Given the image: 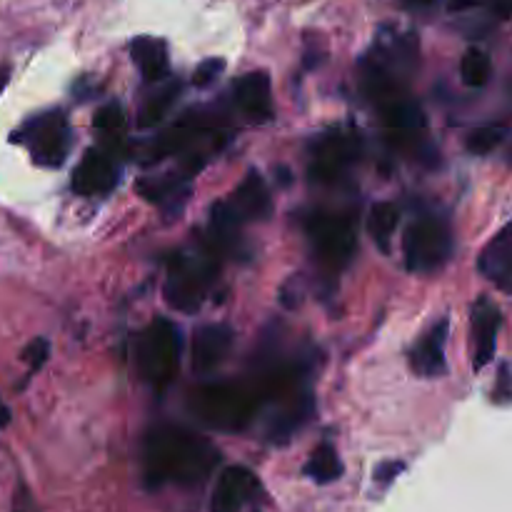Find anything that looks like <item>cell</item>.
Segmentation results:
<instances>
[{
    "label": "cell",
    "instance_id": "6da1fadb",
    "mask_svg": "<svg viewBox=\"0 0 512 512\" xmlns=\"http://www.w3.org/2000/svg\"><path fill=\"white\" fill-rule=\"evenodd\" d=\"M145 480L150 488L180 485L195 488L205 483L218 465L220 453L210 440L178 428V425H160L150 430L145 440Z\"/></svg>",
    "mask_w": 512,
    "mask_h": 512
},
{
    "label": "cell",
    "instance_id": "7a4b0ae2",
    "mask_svg": "<svg viewBox=\"0 0 512 512\" xmlns=\"http://www.w3.org/2000/svg\"><path fill=\"white\" fill-rule=\"evenodd\" d=\"M190 405L205 425L225 430V433H235V430H243L258 413L260 395L258 390H250L248 385L218 383L195 390Z\"/></svg>",
    "mask_w": 512,
    "mask_h": 512
},
{
    "label": "cell",
    "instance_id": "3957f363",
    "mask_svg": "<svg viewBox=\"0 0 512 512\" xmlns=\"http://www.w3.org/2000/svg\"><path fill=\"white\" fill-rule=\"evenodd\" d=\"M270 210H273V200H270L268 185L258 173H250L228 200H220L218 205H213L210 228H213V235L220 245L233 243L245 223L268 218Z\"/></svg>",
    "mask_w": 512,
    "mask_h": 512
},
{
    "label": "cell",
    "instance_id": "277c9868",
    "mask_svg": "<svg viewBox=\"0 0 512 512\" xmlns=\"http://www.w3.org/2000/svg\"><path fill=\"white\" fill-rule=\"evenodd\" d=\"M215 278V260L200 253H178L168 263L165 300L180 313H195L208 295Z\"/></svg>",
    "mask_w": 512,
    "mask_h": 512
},
{
    "label": "cell",
    "instance_id": "5b68a950",
    "mask_svg": "<svg viewBox=\"0 0 512 512\" xmlns=\"http://www.w3.org/2000/svg\"><path fill=\"white\" fill-rule=\"evenodd\" d=\"M180 330L170 320H155L138 338V370L155 390L168 388L178 370Z\"/></svg>",
    "mask_w": 512,
    "mask_h": 512
},
{
    "label": "cell",
    "instance_id": "8992f818",
    "mask_svg": "<svg viewBox=\"0 0 512 512\" xmlns=\"http://www.w3.org/2000/svg\"><path fill=\"white\" fill-rule=\"evenodd\" d=\"M308 238L318 253L320 263L330 270H340L353 260L358 248V233L353 220L340 213L318 210L308 218Z\"/></svg>",
    "mask_w": 512,
    "mask_h": 512
},
{
    "label": "cell",
    "instance_id": "52a82bcc",
    "mask_svg": "<svg viewBox=\"0 0 512 512\" xmlns=\"http://www.w3.org/2000/svg\"><path fill=\"white\" fill-rule=\"evenodd\" d=\"M15 140L30 150L33 160L43 168H58L70 153V125L60 110L30 118L23 128L15 133Z\"/></svg>",
    "mask_w": 512,
    "mask_h": 512
},
{
    "label": "cell",
    "instance_id": "ba28073f",
    "mask_svg": "<svg viewBox=\"0 0 512 512\" xmlns=\"http://www.w3.org/2000/svg\"><path fill=\"white\" fill-rule=\"evenodd\" d=\"M405 263L413 273H433L453 253V238L443 220L423 218L405 230Z\"/></svg>",
    "mask_w": 512,
    "mask_h": 512
},
{
    "label": "cell",
    "instance_id": "9c48e42d",
    "mask_svg": "<svg viewBox=\"0 0 512 512\" xmlns=\"http://www.w3.org/2000/svg\"><path fill=\"white\" fill-rule=\"evenodd\" d=\"M360 158V143L355 135L333 130L315 143L313 160H310V175L318 183H338L345 178L355 160Z\"/></svg>",
    "mask_w": 512,
    "mask_h": 512
},
{
    "label": "cell",
    "instance_id": "30bf717a",
    "mask_svg": "<svg viewBox=\"0 0 512 512\" xmlns=\"http://www.w3.org/2000/svg\"><path fill=\"white\" fill-rule=\"evenodd\" d=\"M118 183V168L103 148H90L73 173V190L80 195L110 193Z\"/></svg>",
    "mask_w": 512,
    "mask_h": 512
},
{
    "label": "cell",
    "instance_id": "8fae6325",
    "mask_svg": "<svg viewBox=\"0 0 512 512\" xmlns=\"http://www.w3.org/2000/svg\"><path fill=\"white\" fill-rule=\"evenodd\" d=\"M380 115H383V123L388 128V135L400 145H418L423 140L425 130V118L423 110L418 103L408 98V95H400V98L390 100V103L380 105Z\"/></svg>",
    "mask_w": 512,
    "mask_h": 512
},
{
    "label": "cell",
    "instance_id": "7c38bea8",
    "mask_svg": "<svg viewBox=\"0 0 512 512\" xmlns=\"http://www.w3.org/2000/svg\"><path fill=\"white\" fill-rule=\"evenodd\" d=\"M255 490H258V478L248 468L243 465L225 468L215 485L210 512H240L253 500Z\"/></svg>",
    "mask_w": 512,
    "mask_h": 512
},
{
    "label": "cell",
    "instance_id": "4fadbf2b",
    "mask_svg": "<svg viewBox=\"0 0 512 512\" xmlns=\"http://www.w3.org/2000/svg\"><path fill=\"white\" fill-rule=\"evenodd\" d=\"M230 348H233V330L228 325L210 323L195 330L193 338V368L195 373L208 375L213 373L223 360L228 358Z\"/></svg>",
    "mask_w": 512,
    "mask_h": 512
},
{
    "label": "cell",
    "instance_id": "5bb4252c",
    "mask_svg": "<svg viewBox=\"0 0 512 512\" xmlns=\"http://www.w3.org/2000/svg\"><path fill=\"white\" fill-rule=\"evenodd\" d=\"M500 330V310L493 300L480 298L473 305V365L483 370L493 360Z\"/></svg>",
    "mask_w": 512,
    "mask_h": 512
},
{
    "label": "cell",
    "instance_id": "9a60e30c",
    "mask_svg": "<svg viewBox=\"0 0 512 512\" xmlns=\"http://www.w3.org/2000/svg\"><path fill=\"white\" fill-rule=\"evenodd\" d=\"M480 273L500 288L503 293L512 295V228H505L503 233L495 235L483 250L478 260Z\"/></svg>",
    "mask_w": 512,
    "mask_h": 512
},
{
    "label": "cell",
    "instance_id": "2e32d148",
    "mask_svg": "<svg viewBox=\"0 0 512 512\" xmlns=\"http://www.w3.org/2000/svg\"><path fill=\"white\" fill-rule=\"evenodd\" d=\"M445 343H448V320H440L410 353V368L423 378H438L445 373Z\"/></svg>",
    "mask_w": 512,
    "mask_h": 512
},
{
    "label": "cell",
    "instance_id": "e0dca14e",
    "mask_svg": "<svg viewBox=\"0 0 512 512\" xmlns=\"http://www.w3.org/2000/svg\"><path fill=\"white\" fill-rule=\"evenodd\" d=\"M235 103L253 120L273 118V95L268 73H248L235 83Z\"/></svg>",
    "mask_w": 512,
    "mask_h": 512
},
{
    "label": "cell",
    "instance_id": "ac0fdd59",
    "mask_svg": "<svg viewBox=\"0 0 512 512\" xmlns=\"http://www.w3.org/2000/svg\"><path fill=\"white\" fill-rule=\"evenodd\" d=\"M130 55H133L135 65L140 68L143 78L148 83H160L168 75V48L163 40L158 38H138L130 45Z\"/></svg>",
    "mask_w": 512,
    "mask_h": 512
},
{
    "label": "cell",
    "instance_id": "d6986e66",
    "mask_svg": "<svg viewBox=\"0 0 512 512\" xmlns=\"http://www.w3.org/2000/svg\"><path fill=\"white\" fill-rule=\"evenodd\" d=\"M305 475L310 480H315L318 485L335 483V480L343 475V463H340L338 453H335L333 445H320L318 450H313L310 460L305 463Z\"/></svg>",
    "mask_w": 512,
    "mask_h": 512
},
{
    "label": "cell",
    "instance_id": "ffe728a7",
    "mask_svg": "<svg viewBox=\"0 0 512 512\" xmlns=\"http://www.w3.org/2000/svg\"><path fill=\"white\" fill-rule=\"evenodd\" d=\"M180 93V85L178 83H165L160 85L158 90H155L153 95H150L148 100L143 103V108H140L138 113V125L140 128H153V125H158L160 120L165 118V113H168L170 108H173L175 98H178Z\"/></svg>",
    "mask_w": 512,
    "mask_h": 512
},
{
    "label": "cell",
    "instance_id": "44dd1931",
    "mask_svg": "<svg viewBox=\"0 0 512 512\" xmlns=\"http://www.w3.org/2000/svg\"><path fill=\"white\" fill-rule=\"evenodd\" d=\"M398 220H400L398 205L388 203V200H385V203L373 205V210H370V220H368L370 235H373V240L383 250H388L390 238H393L395 228H398Z\"/></svg>",
    "mask_w": 512,
    "mask_h": 512
},
{
    "label": "cell",
    "instance_id": "7402d4cb",
    "mask_svg": "<svg viewBox=\"0 0 512 512\" xmlns=\"http://www.w3.org/2000/svg\"><path fill=\"white\" fill-rule=\"evenodd\" d=\"M95 130L105 138V143L118 145L125 140V113L118 103H108L95 113Z\"/></svg>",
    "mask_w": 512,
    "mask_h": 512
},
{
    "label": "cell",
    "instance_id": "603a6c76",
    "mask_svg": "<svg viewBox=\"0 0 512 512\" xmlns=\"http://www.w3.org/2000/svg\"><path fill=\"white\" fill-rule=\"evenodd\" d=\"M460 75H463V83L470 88H480L490 80L493 75V63H490V55L480 48H470L468 53L460 60Z\"/></svg>",
    "mask_w": 512,
    "mask_h": 512
},
{
    "label": "cell",
    "instance_id": "cb8c5ba5",
    "mask_svg": "<svg viewBox=\"0 0 512 512\" xmlns=\"http://www.w3.org/2000/svg\"><path fill=\"white\" fill-rule=\"evenodd\" d=\"M508 138V125H483L468 138V150L473 155H488Z\"/></svg>",
    "mask_w": 512,
    "mask_h": 512
},
{
    "label": "cell",
    "instance_id": "d4e9b609",
    "mask_svg": "<svg viewBox=\"0 0 512 512\" xmlns=\"http://www.w3.org/2000/svg\"><path fill=\"white\" fill-rule=\"evenodd\" d=\"M223 68H225V63H223V60H220V58H208V60H203V63L198 65V70H195L193 83L200 85V88H205V85H210L215 78H218L220 73H223Z\"/></svg>",
    "mask_w": 512,
    "mask_h": 512
},
{
    "label": "cell",
    "instance_id": "484cf974",
    "mask_svg": "<svg viewBox=\"0 0 512 512\" xmlns=\"http://www.w3.org/2000/svg\"><path fill=\"white\" fill-rule=\"evenodd\" d=\"M48 353H50V345H48V340H43V338H35L33 343L28 345V348H25V363L30 365V370H38V368H43V363L45 360H48Z\"/></svg>",
    "mask_w": 512,
    "mask_h": 512
},
{
    "label": "cell",
    "instance_id": "4316f807",
    "mask_svg": "<svg viewBox=\"0 0 512 512\" xmlns=\"http://www.w3.org/2000/svg\"><path fill=\"white\" fill-rule=\"evenodd\" d=\"M495 403H512V373L508 365L500 370L498 385H495Z\"/></svg>",
    "mask_w": 512,
    "mask_h": 512
},
{
    "label": "cell",
    "instance_id": "83f0119b",
    "mask_svg": "<svg viewBox=\"0 0 512 512\" xmlns=\"http://www.w3.org/2000/svg\"><path fill=\"white\" fill-rule=\"evenodd\" d=\"M403 470H405L403 463H398V460H390V463L378 465V470H375V480H378V483H383V485H388V483H393V480L398 478Z\"/></svg>",
    "mask_w": 512,
    "mask_h": 512
},
{
    "label": "cell",
    "instance_id": "f1b7e54d",
    "mask_svg": "<svg viewBox=\"0 0 512 512\" xmlns=\"http://www.w3.org/2000/svg\"><path fill=\"white\" fill-rule=\"evenodd\" d=\"M488 5L495 10V13L503 15V18L512 15V0H488Z\"/></svg>",
    "mask_w": 512,
    "mask_h": 512
},
{
    "label": "cell",
    "instance_id": "f546056e",
    "mask_svg": "<svg viewBox=\"0 0 512 512\" xmlns=\"http://www.w3.org/2000/svg\"><path fill=\"white\" fill-rule=\"evenodd\" d=\"M8 423H10V410H8V405L0 400V430H3Z\"/></svg>",
    "mask_w": 512,
    "mask_h": 512
},
{
    "label": "cell",
    "instance_id": "4dcf8cb0",
    "mask_svg": "<svg viewBox=\"0 0 512 512\" xmlns=\"http://www.w3.org/2000/svg\"><path fill=\"white\" fill-rule=\"evenodd\" d=\"M475 3H478V0H450V8L465 10V8H470V5H475Z\"/></svg>",
    "mask_w": 512,
    "mask_h": 512
},
{
    "label": "cell",
    "instance_id": "1f68e13d",
    "mask_svg": "<svg viewBox=\"0 0 512 512\" xmlns=\"http://www.w3.org/2000/svg\"><path fill=\"white\" fill-rule=\"evenodd\" d=\"M8 78H10V70L8 68H0V93H3L5 85H8Z\"/></svg>",
    "mask_w": 512,
    "mask_h": 512
},
{
    "label": "cell",
    "instance_id": "d6a6232c",
    "mask_svg": "<svg viewBox=\"0 0 512 512\" xmlns=\"http://www.w3.org/2000/svg\"><path fill=\"white\" fill-rule=\"evenodd\" d=\"M408 3L410 5H430V3H433V0H408Z\"/></svg>",
    "mask_w": 512,
    "mask_h": 512
},
{
    "label": "cell",
    "instance_id": "836d02e7",
    "mask_svg": "<svg viewBox=\"0 0 512 512\" xmlns=\"http://www.w3.org/2000/svg\"><path fill=\"white\" fill-rule=\"evenodd\" d=\"M508 160L512 163V148H510V153H508Z\"/></svg>",
    "mask_w": 512,
    "mask_h": 512
}]
</instances>
